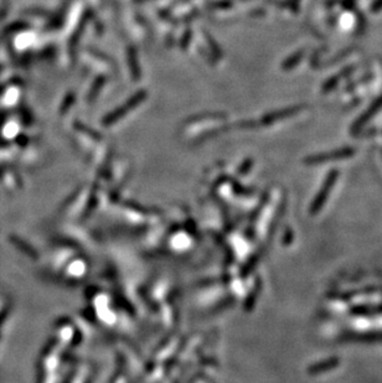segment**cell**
<instances>
[{"label":"cell","instance_id":"cell-3","mask_svg":"<svg viewBox=\"0 0 382 383\" xmlns=\"http://www.w3.org/2000/svg\"><path fill=\"white\" fill-rule=\"evenodd\" d=\"M340 365V358L339 357H330L325 358V360L316 362L313 366L308 368V372L310 375H318V373L327 372V371H331L334 368H336Z\"/></svg>","mask_w":382,"mask_h":383},{"label":"cell","instance_id":"cell-2","mask_svg":"<svg viewBox=\"0 0 382 383\" xmlns=\"http://www.w3.org/2000/svg\"><path fill=\"white\" fill-rule=\"evenodd\" d=\"M352 154H354V150L352 149L336 150V151H333V153H325V154H321V155L314 156V158L308 159L307 163L308 164H316V163H323V162H327V160L350 158Z\"/></svg>","mask_w":382,"mask_h":383},{"label":"cell","instance_id":"cell-1","mask_svg":"<svg viewBox=\"0 0 382 383\" xmlns=\"http://www.w3.org/2000/svg\"><path fill=\"white\" fill-rule=\"evenodd\" d=\"M336 177H337L336 171H333V173H330L328 175L327 180H325V183H324V185H323L321 190L318 192L316 197L314 198L312 206H310V213H312V215H315V213H318L319 211L323 209L324 204L327 203V198H328L329 194H330L331 189H333L334 184H335Z\"/></svg>","mask_w":382,"mask_h":383}]
</instances>
